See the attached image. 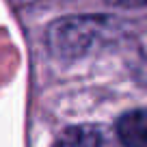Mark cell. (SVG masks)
<instances>
[{
    "label": "cell",
    "mask_w": 147,
    "mask_h": 147,
    "mask_svg": "<svg viewBox=\"0 0 147 147\" xmlns=\"http://www.w3.org/2000/svg\"><path fill=\"white\" fill-rule=\"evenodd\" d=\"M54 147H125L100 125H74L59 136Z\"/></svg>",
    "instance_id": "1"
},
{
    "label": "cell",
    "mask_w": 147,
    "mask_h": 147,
    "mask_svg": "<svg viewBox=\"0 0 147 147\" xmlns=\"http://www.w3.org/2000/svg\"><path fill=\"white\" fill-rule=\"evenodd\" d=\"M117 136L125 147H147V110H132L117 123Z\"/></svg>",
    "instance_id": "2"
},
{
    "label": "cell",
    "mask_w": 147,
    "mask_h": 147,
    "mask_svg": "<svg viewBox=\"0 0 147 147\" xmlns=\"http://www.w3.org/2000/svg\"><path fill=\"white\" fill-rule=\"evenodd\" d=\"M113 5H121V7H143L147 5V0H108Z\"/></svg>",
    "instance_id": "3"
}]
</instances>
